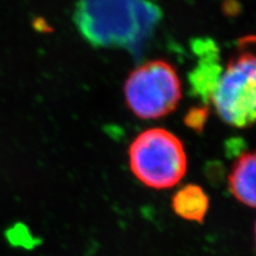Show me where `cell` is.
<instances>
[{"instance_id": "obj_5", "label": "cell", "mask_w": 256, "mask_h": 256, "mask_svg": "<svg viewBox=\"0 0 256 256\" xmlns=\"http://www.w3.org/2000/svg\"><path fill=\"white\" fill-rule=\"evenodd\" d=\"M255 174L256 159L254 153H244L233 166L230 175V189L233 196L242 204L255 206Z\"/></svg>"}, {"instance_id": "obj_1", "label": "cell", "mask_w": 256, "mask_h": 256, "mask_svg": "<svg viewBox=\"0 0 256 256\" xmlns=\"http://www.w3.org/2000/svg\"><path fill=\"white\" fill-rule=\"evenodd\" d=\"M162 15L152 0H78L74 18L92 44L128 47L148 38Z\"/></svg>"}, {"instance_id": "obj_3", "label": "cell", "mask_w": 256, "mask_h": 256, "mask_svg": "<svg viewBox=\"0 0 256 256\" xmlns=\"http://www.w3.org/2000/svg\"><path fill=\"white\" fill-rule=\"evenodd\" d=\"M128 107L140 118H158L174 111L182 98L175 68L162 60L150 61L134 70L125 84Z\"/></svg>"}, {"instance_id": "obj_2", "label": "cell", "mask_w": 256, "mask_h": 256, "mask_svg": "<svg viewBox=\"0 0 256 256\" xmlns=\"http://www.w3.org/2000/svg\"><path fill=\"white\" fill-rule=\"evenodd\" d=\"M132 173L144 185L155 189L175 186L187 171L182 141L164 128H152L134 140L130 148Z\"/></svg>"}, {"instance_id": "obj_4", "label": "cell", "mask_w": 256, "mask_h": 256, "mask_svg": "<svg viewBox=\"0 0 256 256\" xmlns=\"http://www.w3.org/2000/svg\"><path fill=\"white\" fill-rule=\"evenodd\" d=\"M255 57L244 52L232 60L214 88L212 102L223 121L236 127L250 126L255 120Z\"/></svg>"}, {"instance_id": "obj_8", "label": "cell", "mask_w": 256, "mask_h": 256, "mask_svg": "<svg viewBox=\"0 0 256 256\" xmlns=\"http://www.w3.org/2000/svg\"><path fill=\"white\" fill-rule=\"evenodd\" d=\"M206 110L205 109H196L191 110L186 118V123L189 127L201 130L206 120Z\"/></svg>"}, {"instance_id": "obj_7", "label": "cell", "mask_w": 256, "mask_h": 256, "mask_svg": "<svg viewBox=\"0 0 256 256\" xmlns=\"http://www.w3.org/2000/svg\"><path fill=\"white\" fill-rule=\"evenodd\" d=\"M6 238L13 246L27 248V249L36 246L34 240L29 234L27 228L20 224H16L13 228L8 230Z\"/></svg>"}, {"instance_id": "obj_6", "label": "cell", "mask_w": 256, "mask_h": 256, "mask_svg": "<svg viewBox=\"0 0 256 256\" xmlns=\"http://www.w3.org/2000/svg\"><path fill=\"white\" fill-rule=\"evenodd\" d=\"M210 207L205 191L196 185H188L180 189L172 198V208L182 219L202 223Z\"/></svg>"}]
</instances>
